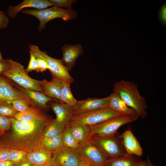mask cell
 <instances>
[{
	"label": "cell",
	"instance_id": "cell-10",
	"mask_svg": "<svg viewBox=\"0 0 166 166\" xmlns=\"http://www.w3.org/2000/svg\"><path fill=\"white\" fill-rule=\"evenodd\" d=\"M78 150L91 164L105 165L108 158L89 138L80 144Z\"/></svg>",
	"mask_w": 166,
	"mask_h": 166
},
{
	"label": "cell",
	"instance_id": "cell-33",
	"mask_svg": "<svg viewBox=\"0 0 166 166\" xmlns=\"http://www.w3.org/2000/svg\"><path fill=\"white\" fill-rule=\"evenodd\" d=\"M49 1L55 6L61 8L64 7L67 9H71L73 3L76 2L74 0H50Z\"/></svg>",
	"mask_w": 166,
	"mask_h": 166
},
{
	"label": "cell",
	"instance_id": "cell-32",
	"mask_svg": "<svg viewBox=\"0 0 166 166\" xmlns=\"http://www.w3.org/2000/svg\"><path fill=\"white\" fill-rule=\"evenodd\" d=\"M11 118L0 115V131L4 133L11 128Z\"/></svg>",
	"mask_w": 166,
	"mask_h": 166
},
{
	"label": "cell",
	"instance_id": "cell-30",
	"mask_svg": "<svg viewBox=\"0 0 166 166\" xmlns=\"http://www.w3.org/2000/svg\"><path fill=\"white\" fill-rule=\"evenodd\" d=\"M17 113L10 104H0V115L14 118Z\"/></svg>",
	"mask_w": 166,
	"mask_h": 166
},
{
	"label": "cell",
	"instance_id": "cell-35",
	"mask_svg": "<svg viewBox=\"0 0 166 166\" xmlns=\"http://www.w3.org/2000/svg\"><path fill=\"white\" fill-rule=\"evenodd\" d=\"M11 66L10 59H3L0 60V75L10 69Z\"/></svg>",
	"mask_w": 166,
	"mask_h": 166
},
{
	"label": "cell",
	"instance_id": "cell-38",
	"mask_svg": "<svg viewBox=\"0 0 166 166\" xmlns=\"http://www.w3.org/2000/svg\"><path fill=\"white\" fill-rule=\"evenodd\" d=\"M36 56L37 57L38 62L39 71L43 72L47 69L49 70V67L47 62L43 59L38 56Z\"/></svg>",
	"mask_w": 166,
	"mask_h": 166
},
{
	"label": "cell",
	"instance_id": "cell-4",
	"mask_svg": "<svg viewBox=\"0 0 166 166\" xmlns=\"http://www.w3.org/2000/svg\"><path fill=\"white\" fill-rule=\"evenodd\" d=\"M11 66L2 75L11 80L20 86L42 93L43 80L39 81L30 77L21 64L10 59Z\"/></svg>",
	"mask_w": 166,
	"mask_h": 166
},
{
	"label": "cell",
	"instance_id": "cell-8",
	"mask_svg": "<svg viewBox=\"0 0 166 166\" xmlns=\"http://www.w3.org/2000/svg\"><path fill=\"white\" fill-rule=\"evenodd\" d=\"M121 115H123L116 113L108 108H105L74 115L71 121L91 126Z\"/></svg>",
	"mask_w": 166,
	"mask_h": 166
},
{
	"label": "cell",
	"instance_id": "cell-47",
	"mask_svg": "<svg viewBox=\"0 0 166 166\" xmlns=\"http://www.w3.org/2000/svg\"><path fill=\"white\" fill-rule=\"evenodd\" d=\"M52 166H62L58 165H53Z\"/></svg>",
	"mask_w": 166,
	"mask_h": 166
},
{
	"label": "cell",
	"instance_id": "cell-16",
	"mask_svg": "<svg viewBox=\"0 0 166 166\" xmlns=\"http://www.w3.org/2000/svg\"><path fill=\"white\" fill-rule=\"evenodd\" d=\"M62 57L61 60L67 67L69 71H70L75 65L78 57L83 53L82 46L79 44L65 45L62 49Z\"/></svg>",
	"mask_w": 166,
	"mask_h": 166
},
{
	"label": "cell",
	"instance_id": "cell-19",
	"mask_svg": "<svg viewBox=\"0 0 166 166\" xmlns=\"http://www.w3.org/2000/svg\"><path fill=\"white\" fill-rule=\"evenodd\" d=\"M63 80L52 77L50 81L44 79L42 85V93L53 99L61 101V91Z\"/></svg>",
	"mask_w": 166,
	"mask_h": 166
},
{
	"label": "cell",
	"instance_id": "cell-14",
	"mask_svg": "<svg viewBox=\"0 0 166 166\" xmlns=\"http://www.w3.org/2000/svg\"><path fill=\"white\" fill-rule=\"evenodd\" d=\"M53 6L52 3L48 0H25L19 4L14 6H9L7 10L8 17L14 19L17 14L23 9L32 8L34 9L43 10Z\"/></svg>",
	"mask_w": 166,
	"mask_h": 166
},
{
	"label": "cell",
	"instance_id": "cell-45",
	"mask_svg": "<svg viewBox=\"0 0 166 166\" xmlns=\"http://www.w3.org/2000/svg\"><path fill=\"white\" fill-rule=\"evenodd\" d=\"M3 59V58L2 57V55L1 53V52H0V60H2Z\"/></svg>",
	"mask_w": 166,
	"mask_h": 166
},
{
	"label": "cell",
	"instance_id": "cell-43",
	"mask_svg": "<svg viewBox=\"0 0 166 166\" xmlns=\"http://www.w3.org/2000/svg\"><path fill=\"white\" fill-rule=\"evenodd\" d=\"M148 166H154L151 162L150 159L148 157H147Z\"/></svg>",
	"mask_w": 166,
	"mask_h": 166
},
{
	"label": "cell",
	"instance_id": "cell-9",
	"mask_svg": "<svg viewBox=\"0 0 166 166\" xmlns=\"http://www.w3.org/2000/svg\"><path fill=\"white\" fill-rule=\"evenodd\" d=\"M17 99L24 101L31 105H34L24 93L17 87H14L5 77L0 75V104L8 103L10 101Z\"/></svg>",
	"mask_w": 166,
	"mask_h": 166
},
{
	"label": "cell",
	"instance_id": "cell-28",
	"mask_svg": "<svg viewBox=\"0 0 166 166\" xmlns=\"http://www.w3.org/2000/svg\"><path fill=\"white\" fill-rule=\"evenodd\" d=\"M27 153L28 152L25 150L10 148L8 160L17 166L22 162L27 160Z\"/></svg>",
	"mask_w": 166,
	"mask_h": 166
},
{
	"label": "cell",
	"instance_id": "cell-29",
	"mask_svg": "<svg viewBox=\"0 0 166 166\" xmlns=\"http://www.w3.org/2000/svg\"><path fill=\"white\" fill-rule=\"evenodd\" d=\"M8 103L10 104L15 110L18 113L27 111L31 106L24 101L18 99L10 101Z\"/></svg>",
	"mask_w": 166,
	"mask_h": 166
},
{
	"label": "cell",
	"instance_id": "cell-6",
	"mask_svg": "<svg viewBox=\"0 0 166 166\" xmlns=\"http://www.w3.org/2000/svg\"><path fill=\"white\" fill-rule=\"evenodd\" d=\"M138 115H123L109 119L101 123L89 126L90 132L89 138L95 135L112 136L124 124L131 123L138 119Z\"/></svg>",
	"mask_w": 166,
	"mask_h": 166
},
{
	"label": "cell",
	"instance_id": "cell-34",
	"mask_svg": "<svg viewBox=\"0 0 166 166\" xmlns=\"http://www.w3.org/2000/svg\"><path fill=\"white\" fill-rule=\"evenodd\" d=\"M158 20L164 27L166 26V4L164 3L160 7L158 13Z\"/></svg>",
	"mask_w": 166,
	"mask_h": 166
},
{
	"label": "cell",
	"instance_id": "cell-13",
	"mask_svg": "<svg viewBox=\"0 0 166 166\" xmlns=\"http://www.w3.org/2000/svg\"><path fill=\"white\" fill-rule=\"evenodd\" d=\"M49 106L56 116L55 119L65 127L68 126L74 116L73 106L56 100L50 102Z\"/></svg>",
	"mask_w": 166,
	"mask_h": 166
},
{
	"label": "cell",
	"instance_id": "cell-40",
	"mask_svg": "<svg viewBox=\"0 0 166 166\" xmlns=\"http://www.w3.org/2000/svg\"><path fill=\"white\" fill-rule=\"evenodd\" d=\"M0 166H16L15 164L10 160L0 162Z\"/></svg>",
	"mask_w": 166,
	"mask_h": 166
},
{
	"label": "cell",
	"instance_id": "cell-11",
	"mask_svg": "<svg viewBox=\"0 0 166 166\" xmlns=\"http://www.w3.org/2000/svg\"><path fill=\"white\" fill-rule=\"evenodd\" d=\"M54 165L62 166H78L82 157L78 150L62 147L52 152Z\"/></svg>",
	"mask_w": 166,
	"mask_h": 166
},
{
	"label": "cell",
	"instance_id": "cell-25",
	"mask_svg": "<svg viewBox=\"0 0 166 166\" xmlns=\"http://www.w3.org/2000/svg\"><path fill=\"white\" fill-rule=\"evenodd\" d=\"M66 127L55 119H53L45 128L43 138L57 136L62 133Z\"/></svg>",
	"mask_w": 166,
	"mask_h": 166
},
{
	"label": "cell",
	"instance_id": "cell-21",
	"mask_svg": "<svg viewBox=\"0 0 166 166\" xmlns=\"http://www.w3.org/2000/svg\"><path fill=\"white\" fill-rule=\"evenodd\" d=\"M110 96L109 108L123 115H138L136 111L127 105L117 94L113 92Z\"/></svg>",
	"mask_w": 166,
	"mask_h": 166
},
{
	"label": "cell",
	"instance_id": "cell-36",
	"mask_svg": "<svg viewBox=\"0 0 166 166\" xmlns=\"http://www.w3.org/2000/svg\"><path fill=\"white\" fill-rule=\"evenodd\" d=\"M9 22L8 16L3 11L0 10V29L6 28Z\"/></svg>",
	"mask_w": 166,
	"mask_h": 166
},
{
	"label": "cell",
	"instance_id": "cell-39",
	"mask_svg": "<svg viewBox=\"0 0 166 166\" xmlns=\"http://www.w3.org/2000/svg\"><path fill=\"white\" fill-rule=\"evenodd\" d=\"M81 157V161L78 166H90L89 161L85 158Z\"/></svg>",
	"mask_w": 166,
	"mask_h": 166
},
{
	"label": "cell",
	"instance_id": "cell-22",
	"mask_svg": "<svg viewBox=\"0 0 166 166\" xmlns=\"http://www.w3.org/2000/svg\"><path fill=\"white\" fill-rule=\"evenodd\" d=\"M69 126L71 134L79 144L89 138L90 132L89 126L81 123L72 121Z\"/></svg>",
	"mask_w": 166,
	"mask_h": 166
},
{
	"label": "cell",
	"instance_id": "cell-5",
	"mask_svg": "<svg viewBox=\"0 0 166 166\" xmlns=\"http://www.w3.org/2000/svg\"><path fill=\"white\" fill-rule=\"evenodd\" d=\"M89 138L109 159L128 154L122 143L121 135L93 136Z\"/></svg>",
	"mask_w": 166,
	"mask_h": 166
},
{
	"label": "cell",
	"instance_id": "cell-12",
	"mask_svg": "<svg viewBox=\"0 0 166 166\" xmlns=\"http://www.w3.org/2000/svg\"><path fill=\"white\" fill-rule=\"evenodd\" d=\"M110 96L101 98H88L84 100L77 101L73 107L74 115L97 109L108 108Z\"/></svg>",
	"mask_w": 166,
	"mask_h": 166
},
{
	"label": "cell",
	"instance_id": "cell-23",
	"mask_svg": "<svg viewBox=\"0 0 166 166\" xmlns=\"http://www.w3.org/2000/svg\"><path fill=\"white\" fill-rule=\"evenodd\" d=\"M139 157L127 154L108 159L105 166H135L141 160Z\"/></svg>",
	"mask_w": 166,
	"mask_h": 166
},
{
	"label": "cell",
	"instance_id": "cell-20",
	"mask_svg": "<svg viewBox=\"0 0 166 166\" xmlns=\"http://www.w3.org/2000/svg\"><path fill=\"white\" fill-rule=\"evenodd\" d=\"M15 119L24 121L51 119L43 113L41 109L35 105H31L27 111L23 112H18L14 117Z\"/></svg>",
	"mask_w": 166,
	"mask_h": 166
},
{
	"label": "cell",
	"instance_id": "cell-2",
	"mask_svg": "<svg viewBox=\"0 0 166 166\" xmlns=\"http://www.w3.org/2000/svg\"><path fill=\"white\" fill-rule=\"evenodd\" d=\"M138 87L133 81L121 80L114 85L113 92L119 96L127 105L134 109L139 117L144 119L147 116L146 110L148 106L146 100L140 95Z\"/></svg>",
	"mask_w": 166,
	"mask_h": 166
},
{
	"label": "cell",
	"instance_id": "cell-41",
	"mask_svg": "<svg viewBox=\"0 0 166 166\" xmlns=\"http://www.w3.org/2000/svg\"><path fill=\"white\" fill-rule=\"evenodd\" d=\"M17 166H34L27 160H25L18 164Z\"/></svg>",
	"mask_w": 166,
	"mask_h": 166
},
{
	"label": "cell",
	"instance_id": "cell-46",
	"mask_svg": "<svg viewBox=\"0 0 166 166\" xmlns=\"http://www.w3.org/2000/svg\"><path fill=\"white\" fill-rule=\"evenodd\" d=\"M4 133L1 132L0 131V136H2V135H3Z\"/></svg>",
	"mask_w": 166,
	"mask_h": 166
},
{
	"label": "cell",
	"instance_id": "cell-37",
	"mask_svg": "<svg viewBox=\"0 0 166 166\" xmlns=\"http://www.w3.org/2000/svg\"><path fill=\"white\" fill-rule=\"evenodd\" d=\"M10 150L7 148H0V162L8 160Z\"/></svg>",
	"mask_w": 166,
	"mask_h": 166
},
{
	"label": "cell",
	"instance_id": "cell-17",
	"mask_svg": "<svg viewBox=\"0 0 166 166\" xmlns=\"http://www.w3.org/2000/svg\"><path fill=\"white\" fill-rule=\"evenodd\" d=\"M122 143L127 153L140 157L143 150L139 142L130 129H128L121 135Z\"/></svg>",
	"mask_w": 166,
	"mask_h": 166
},
{
	"label": "cell",
	"instance_id": "cell-1",
	"mask_svg": "<svg viewBox=\"0 0 166 166\" xmlns=\"http://www.w3.org/2000/svg\"><path fill=\"white\" fill-rule=\"evenodd\" d=\"M53 119L24 121L11 118L10 129L0 136V148L28 152L40 146L44 130Z\"/></svg>",
	"mask_w": 166,
	"mask_h": 166
},
{
	"label": "cell",
	"instance_id": "cell-24",
	"mask_svg": "<svg viewBox=\"0 0 166 166\" xmlns=\"http://www.w3.org/2000/svg\"><path fill=\"white\" fill-rule=\"evenodd\" d=\"M63 132L55 136L43 138L40 146L52 153L59 149L63 147Z\"/></svg>",
	"mask_w": 166,
	"mask_h": 166
},
{
	"label": "cell",
	"instance_id": "cell-3",
	"mask_svg": "<svg viewBox=\"0 0 166 166\" xmlns=\"http://www.w3.org/2000/svg\"><path fill=\"white\" fill-rule=\"evenodd\" d=\"M21 12L31 15L39 20L38 30L39 32L45 29L47 23L53 19L60 18L64 21H69L75 19L77 17L76 12L72 9H65L55 6L43 10H25Z\"/></svg>",
	"mask_w": 166,
	"mask_h": 166
},
{
	"label": "cell",
	"instance_id": "cell-15",
	"mask_svg": "<svg viewBox=\"0 0 166 166\" xmlns=\"http://www.w3.org/2000/svg\"><path fill=\"white\" fill-rule=\"evenodd\" d=\"M27 160L34 166H52L54 165L52 153L40 146L28 152Z\"/></svg>",
	"mask_w": 166,
	"mask_h": 166
},
{
	"label": "cell",
	"instance_id": "cell-42",
	"mask_svg": "<svg viewBox=\"0 0 166 166\" xmlns=\"http://www.w3.org/2000/svg\"><path fill=\"white\" fill-rule=\"evenodd\" d=\"M135 166H148L147 161L140 160Z\"/></svg>",
	"mask_w": 166,
	"mask_h": 166
},
{
	"label": "cell",
	"instance_id": "cell-27",
	"mask_svg": "<svg viewBox=\"0 0 166 166\" xmlns=\"http://www.w3.org/2000/svg\"><path fill=\"white\" fill-rule=\"evenodd\" d=\"M63 146L78 150L80 144L71 134L69 125L65 129L63 132Z\"/></svg>",
	"mask_w": 166,
	"mask_h": 166
},
{
	"label": "cell",
	"instance_id": "cell-7",
	"mask_svg": "<svg viewBox=\"0 0 166 166\" xmlns=\"http://www.w3.org/2000/svg\"><path fill=\"white\" fill-rule=\"evenodd\" d=\"M29 48L30 51L47 62L49 67V70L52 77L68 81L71 83L74 81L73 78L69 73L67 68L61 60L50 57L45 52L41 50L36 45L30 44L29 45Z\"/></svg>",
	"mask_w": 166,
	"mask_h": 166
},
{
	"label": "cell",
	"instance_id": "cell-31",
	"mask_svg": "<svg viewBox=\"0 0 166 166\" xmlns=\"http://www.w3.org/2000/svg\"><path fill=\"white\" fill-rule=\"evenodd\" d=\"M30 59L28 66L26 69L28 73L30 72L35 71L37 72H40L37 57L31 51H29Z\"/></svg>",
	"mask_w": 166,
	"mask_h": 166
},
{
	"label": "cell",
	"instance_id": "cell-26",
	"mask_svg": "<svg viewBox=\"0 0 166 166\" xmlns=\"http://www.w3.org/2000/svg\"><path fill=\"white\" fill-rule=\"evenodd\" d=\"M71 83L63 80L61 91V101L68 104L73 107L76 104L77 100L73 95L70 89Z\"/></svg>",
	"mask_w": 166,
	"mask_h": 166
},
{
	"label": "cell",
	"instance_id": "cell-44",
	"mask_svg": "<svg viewBox=\"0 0 166 166\" xmlns=\"http://www.w3.org/2000/svg\"><path fill=\"white\" fill-rule=\"evenodd\" d=\"M90 166H105V165H98L90 164Z\"/></svg>",
	"mask_w": 166,
	"mask_h": 166
},
{
	"label": "cell",
	"instance_id": "cell-18",
	"mask_svg": "<svg viewBox=\"0 0 166 166\" xmlns=\"http://www.w3.org/2000/svg\"><path fill=\"white\" fill-rule=\"evenodd\" d=\"M15 85L28 97L34 105L41 109H47L49 107V103L55 100L39 91L24 88L15 84Z\"/></svg>",
	"mask_w": 166,
	"mask_h": 166
}]
</instances>
